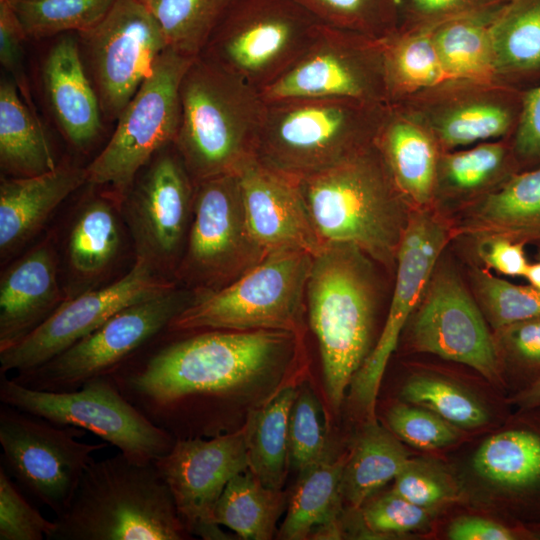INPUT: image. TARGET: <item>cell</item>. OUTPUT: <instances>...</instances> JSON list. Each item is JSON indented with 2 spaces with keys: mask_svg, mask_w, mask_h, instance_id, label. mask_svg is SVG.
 <instances>
[{
  "mask_svg": "<svg viewBox=\"0 0 540 540\" xmlns=\"http://www.w3.org/2000/svg\"><path fill=\"white\" fill-rule=\"evenodd\" d=\"M511 147L519 171L540 166V84L525 91Z\"/></svg>",
  "mask_w": 540,
  "mask_h": 540,
  "instance_id": "cell-49",
  "label": "cell"
},
{
  "mask_svg": "<svg viewBox=\"0 0 540 540\" xmlns=\"http://www.w3.org/2000/svg\"><path fill=\"white\" fill-rule=\"evenodd\" d=\"M154 464L187 532L203 539H226L214 512L228 482L249 467L246 425L208 439H176Z\"/></svg>",
  "mask_w": 540,
  "mask_h": 540,
  "instance_id": "cell-18",
  "label": "cell"
},
{
  "mask_svg": "<svg viewBox=\"0 0 540 540\" xmlns=\"http://www.w3.org/2000/svg\"><path fill=\"white\" fill-rule=\"evenodd\" d=\"M116 0H21L11 2L27 40L80 33L98 24Z\"/></svg>",
  "mask_w": 540,
  "mask_h": 540,
  "instance_id": "cell-37",
  "label": "cell"
},
{
  "mask_svg": "<svg viewBox=\"0 0 540 540\" xmlns=\"http://www.w3.org/2000/svg\"><path fill=\"white\" fill-rule=\"evenodd\" d=\"M473 239L476 254L484 268L510 277L525 276L530 264L524 250L526 244L495 234Z\"/></svg>",
  "mask_w": 540,
  "mask_h": 540,
  "instance_id": "cell-50",
  "label": "cell"
},
{
  "mask_svg": "<svg viewBox=\"0 0 540 540\" xmlns=\"http://www.w3.org/2000/svg\"><path fill=\"white\" fill-rule=\"evenodd\" d=\"M39 118L11 77L0 81V167L7 177L40 175L56 168Z\"/></svg>",
  "mask_w": 540,
  "mask_h": 540,
  "instance_id": "cell-30",
  "label": "cell"
},
{
  "mask_svg": "<svg viewBox=\"0 0 540 540\" xmlns=\"http://www.w3.org/2000/svg\"><path fill=\"white\" fill-rule=\"evenodd\" d=\"M490 24L459 20L434 34L433 41L448 77L476 78L493 70Z\"/></svg>",
  "mask_w": 540,
  "mask_h": 540,
  "instance_id": "cell-40",
  "label": "cell"
},
{
  "mask_svg": "<svg viewBox=\"0 0 540 540\" xmlns=\"http://www.w3.org/2000/svg\"><path fill=\"white\" fill-rule=\"evenodd\" d=\"M524 278L528 283L540 291V259L530 263Z\"/></svg>",
  "mask_w": 540,
  "mask_h": 540,
  "instance_id": "cell-57",
  "label": "cell"
},
{
  "mask_svg": "<svg viewBox=\"0 0 540 540\" xmlns=\"http://www.w3.org/2000/svg\"><path fill=\"white\" fill-rule=\"evenodd\" d=\"M87 183L86 167L59 164L29 177H2L0 182V255L6 258L29 242L52 212Z\"/></svg>",
  "mask_w": 540,
  "mask_h": 540,
  "instance_id": "cell-24",
  "label": "cell"
},
{
  "mask_svg": "<svg viewBox=\"0 0 540 540\" xmlns=\"http://www.w3.org/2000/svg\"><path fill=\"white\" fill-rule=\"evenodd\" d=\"M48 106L65 139L85 150L102 132V110L86 71L77 33L56 36L41 68Z\"/></svg>",
  "mask_w": 540,
  "mask_h": 540,
  "instance_id": "cell-23",
  "label": "cell"
},
{
  "mask_svg": "<svg viewBox=\"0 0 540 540\" xmlns=\"http://www.w3.org/2000/svg\"><path fill=\"white\" fill-rule=\"evenodd\" d=\"M412 463L397 438L371 420L345 461L342 496L358 509L375 491L394 480Z\"/></svg>",
  "mask_w": 540,
  "mask_h": 540,
  "instance_id": "cell-32",
  "label": "cell"
},
{
  "mask_svg": "<svg viewBox=\"0 0 540 540\" xmlns=\"http://www.w3.org/2000/svg\"><path fill=\"white\" fill-rule=\"evenodd\" d=\"M0 401L56 425L91 432L139 464L164 456L175 442L123 396L109 375L66 392L32 389L1 375Z\"/></svg>",
  "mask_w": 540,
  "mask_h": 540,
  "instance_id": "cell-10",
  "label": "cell"
},
{
  "mask_svg": "<svg viewBox=\"0 0 540 540\" xmlns=\"http://www.w3.org/2000/svg\"><path fill=\"white\" fill-rule=\"evenodd\" d=\"M493 70L540 84V0H510L490 24Z\"/></svg>",
  "mask_w": 540,
  "mask_h": 540,
  "instance_id": "cell-31",
  "label": "cell"
},
{
  "mask_svg": "<svg viewBox=\"0 0 540 540\" xmlns=\"http://www.w3.org/2000/svg\"><path fill=\"white\" fill-rule=\"evenodd\" d=\"M48 540H182L190 537L154 462L122 453L93 461Z\"/></svg>",
  "mask_w": 540,
  "mask_h": 540,
  "instance_id": "cell-4",
  "label": "cell"
},
{
  "mask_svg": "<svg viewBox=\"0 0 540 540\" xmlns=\"http://www.w3.org/2000/svg\"><path fill=\"white\" fill-rule=\"evenodd\" d=\"M175 282L135 259L119 280L70 296L39 327L15 345L0 351V373L34 369L97 329L121 309L157 295Z\"/></svg>",
  "mask_w": 540,
  "mask_h": 540,
  "instance_id": "cell-19",
  "label": "cell"
},
{
  "mask_svg": "<svg viewBox=\"0 0 540 540\" xmlns=\"http://www.w3.org/2000/svg\"><path fill=\"white\" fill-rule=\"evenodd\" d=\"M344 465V458L331 460L326 456L300 472L279 530L281 539L302 540L312 532L326 539L340 535L338 515Z\"/></svg>",
  "mask_w": 540,
  "mask_h": 540,
  "instance_id": "cell-29",
  "label": "cell"
},
{
  "mask_svg": "<svg viewBox=\"0 0 540 540\" xmlns=\"http://www.w3.org/2000/svg\"><path fill=\"white\" fill-rule=\"evenodd\" d=\"M517 536L506 526L473 516L456 519L448 530L452 540H514Z\"/></svg>",
  "mask_w": 540,
  "mask_h": 540,
  "instance_id": "cell-53",
  "label": "cell"
},
{
  "mask_svg": "<svg viewBox=\"0 0 540 540\" xmlns=\"http://www.w3.org/2000/svg\"><path fill=\"white\" fill-rule=\"evenodd\" d=\"M194 298L174 286L131 304L49 361L12 378L41 391L76 390L94 378L109 375L165 331Z\"/></svg>",
  "mask_w": 540,
  "mask_h": 540,
  "instance_id": "cell-13",
  "label": "cell"
},
{
  "mask_svg": "<svg viewBox=\"0 0 540 540\" xmlns=\"http://www.w3.org/2000/svg\"><path fill=\"white\" fill-rule=\"evenodd\" d=\"M236 174L250 231L267 252L299 249L315 255L322 248L299 180L256 158Z\"/></svg>",
  "mask_w": 540,
  "mask_h": 540,
  "instance_id": "cell-21",
  "label": "cell"
},
{
  "mask_svg": "<svg viewBox=\"0 0 540 540\" xmlns=\"http://www.w3.org/2000/svg\"><path fill=\"white\" fill-rule=\"evenodd\" d=\"M77 36L103 117L117 120L168 48L165 36L140 0H116L98 24Z\"/></svg>",
  "mask_w": 540,
  "mask_h": 540,
  "instance_id": "cell-14",
  "label": "cell"
},
{
  "mask_svg": "<svg viewBox=\"0 0 540 540\" xmlns=\"http://www.w3.org/2000/svg\"><path fill=\"white\" fill-rule=\"evenodd\" d=\"M321 24L295 0H233L200 56L261 92L297 61Z\"/></svg>",
  "mask_w": 540,
  "mask_h": 540,
  "instance_id": "cell-8",
  "label": "cell"
},
{
  "mask_svg": "<svg viewBox=\"0 0 540 540\" xmlns=\"http://www.w3.org/2000/svg\"><path fill=\"white\" fill-rule=\"evenodd\" d=\"M121 205L108 192L91 195L79 207L66 243L72 275L81 282L97 280L121 250Z\"/></svg>",
  "mask_w": 540,
  "mask_h": 540,
  "instance_id": "cell-28",
  "label": "cell"
},
{
  "mask_svg": "<svg viewBox=\"0 0 540 540\" xmlns=\"http://www.w3.org/2000/svg\"><path fill=\"white\" fill-rule=\"evenodd\" d=\"M473 295L494 328L540 316V291L496 277L488 269L473 267L469 272Z\"/></svg>",
  "mask_w": 540,
  "mask_h": 540,
  "instance_id": "cell-41",
  "label": "cell"
},
{
  "mask_svg": "<svg viewBox=\"0 0 540 540\" xmlns=\"http://www.w3.org/2000/svg\"><path fill=\"white\" fill-rule=\"evenodd\" d=\"M177 333L163 331L109 374L175 440L221 434L234 399L274 372L297 337L275 330Z\"/></svg>",
  "mask_w": 540,
  "mask_h": 540,
  "instance_id": "cell-1",
  "label": "cell"
},
{
  "mask_svg": "<svg viewBox=\"0 0 540 540\" xmlns=\"http://www.w3.org/2000/svg\"><path fill=\"white\" fill-rule=\"evenodd\" d=\"M473 465L485 479L512 491L540 487V433L526 428L507 430L486 439Z\"/></svg>",
  "mask_w": 540,
  "mask_h": 540,
  "instance_id": "cell-35",
  "label": "cell"
},
{
  "mask_svg": "<svg viewBox=\"0 0 540 540\" xmlns=\"http://www.w3.org/2000/svg\"><path fill=\"white\" fill-rule=\"evenodd\" d=\"M284 509L281 490L264 486L249 470L235 475L222 492L215 522L248 540L271 539Z\"/></svg>",
  "mask_w": 540,
  "mask_h": 540,
  "instance_id": "cell-34",
  "label": "cell"
},
{
  "mask_svg": "<svg viewBox=\"0 0 540 540\" xmlns=\"http://www.w3.org/2000/svg\"><path fill=\"white\" fill-rule=\"evenodd\" d=\"M522 96L509 104L472 103L453 109L438 124L439 140L445 147L455 148L499 138L511 130L513 132L519 118Z\"/></svg>",
  "mask_w": 540,
  "mask_h": 540,
  "instance_id": "cell-38",
  "label": "cell"
},
{
  "mask_svg": "<svg viewBox=\"0 0 540 540\" xmlns=\"http://www.w3.org/2000/svg\"><path fill=\"white\" fill-rule=\"evenodd\" d=\"M452 239V224L446 215L435 207L411 209L397 253L395 285L384 328L351 383L354 399L371 420L389 358Z\"/></svg>",
  "mask_w": 540,
  "mask_h": 540,
  "instance_id": "cell-17",
  "label": "cell"
},
{
  "mask_svg": "<svg viewBox=\"0 0 540 540\" xmlns=\"http://www.w3.org/2000/svg\"><path fill=\"white\" fill-rule=\"evenodd\" d=\"M502 236V235H501ZM510 239L523 242L524 244L539 243L540 244V225L533 228L523 230L508 236Z\"/></svg>",
  "mask_w": 540,
  "mask_h": 540,
  "instance_id": "cell-56",
  "label": "cell"
},
{
  "mask_svg": "<svg viewBox=\"0 0 540 540\" xmlns=\"http://www.w3.org/2000/svg\"><path fill=\"white\" fill-rule=\"evenodd\" d=\"M326 456L321 406L312 391L305 389L298 392L290 413V461L301 472Z\"/></svg>",
  "mask_w": 540,
  "mask_h": 540,
  "instance_id": "cell-44",
  "label": "cell"
},
{
  "mask_svg": "<svg viewBox=\"0 0 540 540\" xmlns=\"http://www.w3.org/2000/svg\"><path fill=\"white\" fill-rule=\"evenodd\" d=\"M260 94L266 102L325 98L382 105L383 42L321 24L304 53Z\"/></svg>",
  "mask_w": 540,
  "mask_h": 540,
  "instance_id": "cell-15",
  "label": "cell"
},
{
  "mask_svg": "<svg viewBox=\"0 0 540 540\" xmlns=\"http://www.w3.org/2000/svg\"><path fill=\"white\" fill-rule=\"evenodd\" d=\"M375 145L411 208L433 207L439 157L431 137L407 119L384 112Z\"/></svg>",
  "mask_w": 540,
  "mask_h": 540,
  "instance_id": "cell-26",
  "label": "cell"
},
{
  "mask_svg": "<svg viewBox=\"0 0 540 540\" xmlns=\"http://www.w3.org/2000/svg\"><path fill=\"white\" fill-rule=\"evenodd\" d=\"M82 428L56 425L3 404L1 465L17 485L55 516L69 507L93 454L109 444L80 441Z\"/></svg>",
  "mask_w": 540,
  "mask_h": 540,
  "instance_id": "cell-12",
  "label": "cell"
},
{
  "mask_svg": "<svg viewBox=\"0 0 540 540\" xmlns=\"http://www.w3.org/2000/svg\"><path fill=\"white\" fill-rule=\"evenodd\" d=\"M173 146L193 183L236 174L255 158L266 101L260 92L203 56L180 84Z\"/></svg>",
  "mask_w": 540,
  "mask_h": 540,
  "instance_id": "cell-3",
  "label": "cell"
},
{
  "mask_svg": "<svg viewBox=\"0 0 540 540\" xmlns=\"http://www.w3.org/2000/svg\"><path fill=\"white\" fill-rule=\"evenodd\" d=\"M509 355L524 367L540 370V316L497 329Z\"/></svg>",
  "mask_w": 540,
  "mask_h": 540,
  "instance_id": "cell-51",
  "label": "cell"
},
{
  "mask_svg": "<svg viewBox=\"0 0 540 540\" xmlns=\"http://www.w3.org/2000/svg\"><path fill=\"white\" fill-rule=\"evenodd\" d=\"M387 421L392 431L405 442L419 449H437L456 441L454 428L433 412L398 404L393 406Z\"/></svg>",
  "mask_w": 540,
  "mask_h": 540,
  "instance_id": "cell-46",
  "label": "cell"
},
{
  "mask_svg": "<svg viewBox=\"0 0 540 540\" xmlns=\"http://www.w3.org/2000/svg\"><path fill=\"white\" fill-rule=\"evenodd\" d=\"M299 184L324 243L353 244L388 271H395L412 208L375 144Z\"/></svg>",
  "mask_w": 540,
  "mask_h": 540,
  "instance_id": "cell-2",
  "label": "cell"
},
{
  "mask_svg": "<svg viewBox=\"0 0 540 540\" xmlns=\"http://www.w3.org/2000/svg\"><path fill=\"white\" fill-rule=\"evenodd\" d=\"M384 112L382 105L340 99L266 102L255 158L300 181L375 144Z\"/></svg>",
  "mask_w": 540,
  "mask_h": 540,
  "instance_id": "cell-6",
  "label": "cell"
},
{
  "mask_svg": "<svg viewBox=\"0 0 540 540\" xmlns=\"http://www.w3.org/2000/svg\"><path fill=\"white\" fill-rule=\"evenodd\" d=\"M9 1L14 2V1H21V0H9Z\"/></svg>",
  "mask_w": 540,
  "mask_h": 540,
  "instance_id": "cell-58",
  "label": "cell"
},
{
  "mask_svg": "<svg viewBox=\"0 0 540 540\" xmlns=\"http://www.w3.org/2000/svg\"><path fill=\"white\" fill-rule=\"evenodd\" d=\"M394 480V493L423 508L438 504L448 497L446 486L436 477L416 468L414 463Z\"/></svg>",
  "mask_w": 540,
  "mask_h": 540,
  "instance_id": "cell-52",
  "label": "cell"
},
{
  "mask_svg": "<svg viewBox=\"0 0 540 540\" xmlns=\"http://www.w3.org/2000/svg\"><path fill=\"white\" fill-rule=\"evenodd\" d=\"M416 309V350L465 364L489 380L498 377L497 347L484 314L451 266L438 261Z\"/></svg>",
  "mask_w": 540,
  "mask_h": 540,
  "instance_id": "cell-20",
  "label": "cell"
},
{
  "mask_svg": "<svg viewBox=\"0 0 540 540\" xmlns=\"http://www.w3.org/2000/svg\"><path fill=\"white\" fill-rule=\"evenodd\" d=\"M70 296L58 281L52 237L11 264L0 279V351L29 335Z\"/></svg>",
  "mask_w": 540,
  "mask_h": 540,
  "instance_id": "cell-22",
  "label": "cell"
},
{
  "mask_svg": "<svg viewBox=\"0 0 540 540\" xmlns=\"http://www.w3.org/2000/svg\"><path fill=\"white\" fill-rule=\"evenodd\" d=\"M298 391L287 386L260 409L246 425L248 469L266 487L281 490L289 457V418Z\"/></svg>",
  "mask_w": 540,
  "mask_h": 540,
  "instance_id": "cell-33",
  "label": "cell"
},
{
  "mask_svg": "<svg viewBox=\"0 0 540 540\" xmlns=\"http://www.w3.org/2000/svg\"><path fill=\"white\" fill-rule=\"evenodd\" d=\"M322 24L385 39L394 22V0H295Z\"/></svg>",
  "mask_w": 540,
  "mask_h": 540,
  "instance_id": "cell-43",
  "label": "cell"
},
{
  "mask_svg": "<svg viewBox=\"0 0 540 540\" xmlns=\"http://www.w3.org/2000/svg\"><path fill=\"white\" fill-rule=\"evenodd\" d=\"M140 1L159 24L168 48L196 58L233 0Z\"/></svg>",
  "mask_w": 540,
  "mask_h": 540,
  "instance_id": "cell-36",
  "label": "cell"
},
{
  "mask_svg": "<svg viewBox=\"0 0 540 540\" xmlns=\"http://www.w3.org/2000/svg\"><path fill=\"white\" fill-rule=\"evenodd\" d=\"M448 218L454 239L508 236L540 225V166L513 174Z\"/></svg>",
  "mask_w": 540,
  "mask_h": 540,
  "instance_id": "cell-25",
  "label": "cell"
},
{
  "mask_svg": "<svg viewBox=\"0 0 540 540\" xmlns=\"http://www.w3.org/2000/svg\"><path fill=\"white\" fill-rule=\"evenodd\" d=\"M312 260L304 250L271 251L227 286L195 296L167 330H275L301 336Z\"/></svg>",
  "mask_w": 540,
  "mask_h": 540,
  "instance_id": "cell-7",
  "label": "cell"
},
{
  "mask_svg": "<svg viewBox=\"0 0 540 540\" xmlns=\"http://www.w3.org/2000/svg\"><path fill=\"white\" fill-rule=\"evenodd\" d=\"M54 529L0 465V540L49 539Z\"/></svg>",
  "mask_w": 540,
  "mask_h": 540,
  "instance_id": "cell-45",
  "label": "cell"
},
{
  "mask_svg": "<svg viewBox=\"0 0 540 540\" xmlns=\"http://www.w3.org/2000/svg\"><path fill=\"white\" fill-rule=\"evenodd\" d=\"M520 172L511 142L481 143L439 159L433 207L449 217Z\"/></svg>",
  "mask_w": 540,
  "mask_h": 540,
  "instance_id": "cell-27",
  "label": "cell"
},
{
  "mask_svg": "<svg viewBox=\"0 0 540 540\" xmlns=\"http://www.w3.org/2000/svg\"><path fill=\"white\" fill-rule=\"evenodd\" d=\"M366 527L375 533H406L423 528L429 519L425 508L417 506L393 491L363 509Z\"/></svg>",
  "mask_w": 540,
  "mask_h": 540,
  "instance_id": "cell-47",
  "label": "cell"
},
{
  "mask_svg": "<svg viewBox=\"0 0 540 540\" xmlns=\"http://www.w3.org/2000/svg\"><path fill=\"white\" fill-rule=\"evenodd\" d=\"M373 260L349 243L327 242L313 255L306 286L329 401L338 408L369 355L376 305Z\"/></svg>",
  "mask_w": 540,
  "mask_h": 540,
  "instance_id": "cell-5",
  "label": "cell"
},
{
  "mask_svg": "<svg viewBox=\"0 0 540 540\" xmlns=\"http://www.w3.org/2000/svg\"><path fill=\"white\" fill-rule=\"evenodd\" d=\"M514 401L522 410L540 408V377L519 392Z\"/></svg>",
  "mask_w": 540,
  "mask_h": 540,
  "instance_id": "cell-55",
  "label": "cell"
},
{
  "mask_svg": "<svg viewBox=\"0 0 540 540\" xmlns=\"http://www.w3.org/2000/svg\"><path fill=\"white\" fill-rule=\"evenodd\" d=\"M195 58L167 48L118 117L110 140L86 166L87 183L108 187L122 205L140 171L172 145L180 121V84Z\"/></svg>",
  "mask_w": 540,
  "mask_h": 540,
  "instance_id": "cell-9",
  "label": "cell"
},
{
  "mask_svg": "<svg viewBox=\"0 0 540 540\" xmlns=\"http://www.w3.org/2000/svg\"><path fill=\"white\" fill-rule=\"evenodd\" d=\"M401 395L407 402L433 412L454 426L475 428L488 420L484 407L473 397L438 377H413L403 386Z\"/></svg>",
  "mask_w": 540,
  "mask_h": 540,
  "instance_id": "cell-42",
  "label": "cell"
},
{
  "mask_svg": "<svg viewBox=\"0 0 540 540\" xmlns=\"http://www.w3.org/2000/svg\"><path fill=\"white\" fill-rule=\"evenodd\" d=\"M136 177L121 205L136 258L157 274H175L193 210L194 183L173 144L158 152Z\"/></svg>",
  "mask_w": 540,
  "mask_h": 540,
  "instance_id": "cell-16",
  "label": "cell"
},
{
  "mask_svg": "<svg viewBox=\"0 0 540 540\" xmlns=\"http://www.w3.org/2000/svg\"><path fill=\"white\" fill-rule=\"evenodd\" d=\"M382 42L387 96L402 89L430 87L448 77L433 36H411L393 44L385 39Z\"/></svg>",
  "mask_w": 540,
  "mask_h": 540,
  "instance_id": "cell-39",
  "label": "cell"
},
{
  "mask_svg": "<svg viewBox=\"0 0 540 540\" xmlns=\"http://www.w3.org/2000/svg\"><path fill=\"white\" fill-rule=\"evenodd\" d=\"M415 9L427 15L447 13L467 0H410Z\"/></svg>",
  "mask_w": 540,
  "mask_h": 540,
  "instance_id": "cell-54",
  "label": "cell"
},
{
  "mask_svg": "<svg viewBox=\"0 0 540 540\" xmlns=\"http://www.w3.org/2000/svg\"><path fill=\"white\" fill-rule=\"evenodd\" d=\"M194 185L191 223L174 276L197 296L227 286L269 252L250 231L237 174Z\"/></svg>",
  "mask_w": 540,
  "mask_h": 540,
  "instance_id": "cell-11",
  "label": "cell"
},
{
  "mask_svg": "<svg viewBox=\"0 0 540 540\" xmlns=\"http://www.w3.org/2000/svg\"><path fill=\"white\" fill-rule=\"evenodd\" d=\"M26 35L9 0H0V63L16 83L26 104L36 112L24 68Z\"/></svg>",
  "mask_w": 540,
  "mask_h": 540,
  "instance_id": "cell-48",
  "label": "cell"
}]
</instances>
